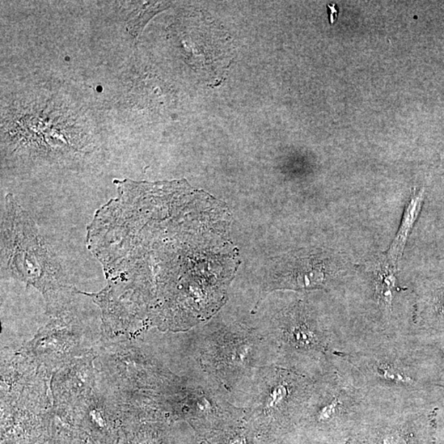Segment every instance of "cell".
Segmentation results:
<instances>
[{
	"label": "cell",
	"instance_id": "obj_1",
	"mask_svg": "<svg viewBox=\"0 0 444 444\" xmlns=\"http://www.w3.org/2000/svg\"><path fill=\"white\" fill-rule=\"evenodd\" d=\"M338 355L340 366L367 399L434 407L442 390L413 336L355 342Z\"/></svg>",
	"mask_w": 444,
	"mask_h": 444
},
{
	"label": "cell",
	"instance_id": "obj_2",
	"mask_svg": "<svg viewBox=\"0 0 444 444\" xmlns=\"http://www.w3.org/2000/svg\"><path fill=\"white\" fill-rule=\"evenodd\" d=\"M273 334L281 366L314 381L334 369L344 344L340 326L326 321L304 299L279 312Z\"/></svg>",
	"mask_w": 444,
	"mask_h": 444
},
{
	"label": "cell",
	"instance_id": "obj_3",
	"mask_svg": "<svg viewBox=\"0 0 444 444\" xmlns=\"http://www.w3.org/2000/svg\"><path fill=\"white\" fill-rule=\"evenodd\" d=\"M245 421L255 434L277 438L299 426L310 399L314 380L281 366L257 370Z\"/></svg>",
	"mask_w": 444,
	"mask_h": 444
},
{
	"label": "cell",
	"instance_id": "obj_4",
	"mask_svg": "<svg viewBox=\"0 0 444 444\" xmlns=\"http://www.w3.org/2000/svg\"><path fill=\"white\" fill-rule=\"evenodd\" d=\"M2 214V253L12 274L45 294L63 286L61 266L12 194L6 198Z\"/></svg>",
	"mask_w": 444,
	"mask_h": 444
},
{
	"label": "cell",
	"instance_id": "obj_5",
	"mask_svg": "<svg viewBox=\"0 0 444 444\" xmlns=\"http://www.w3.org/2000/svg\"><path fill=\"white\" fill-rule=\"evenodd\" d=\"M435 432L434 405L367 399L345 444H434Z\"/></svg>",
	"mask_w": 444,
	"mask_h": 444
},
{
	"label": "cell",
	"instance_id": "obj_6",
	"mask_svg": "<svg viewBox=\"0 0 444 444\" xmlns=\"http://www.w3.org/2000/svg\"><path fill=\"white\" fill-rule=\"evenodd\" d=\"M366 392L337 365L314 383L299 426L348 439L366 408Z\"/></svg>",
	"mask_w": 444,
	"mask_h": 444
},
{
	"label": "cell",
	"instance_id": "obj_7",
	"mask_svg": "<svg viewBox=\"0 0 444 444\" xmlns=\"http://www.w3.org/2000/svg\"><path fill=\"white\" fill-rule=\"evenodd\" d=\"M260 346L261 340L251 332L225 330L209 340L202 350V363L224 384L231 387L256 368Z\"/></svg>",
	"mask_w": 444,
	"mask_h": 444
},
{
	"label": "cell",
	"instance_id": "obj_8",
	"mask_svg": "<svg viewBox=\"0 0 444 444\" xmlns=\"http://www.w3.org/2000/svg\"><path fill=\"white\" fill-rule=\"evenodd\" d=\"M412 336L444 337V277L426 282L416 291Z\"/></svg>",
	"mask_w": 444,
	"mask_h": 444
},
{
	"label": "cell",
	"instance_id": "obj_9",
	"mask_svg": "<svg viewBox=\"0 0 444 444\" xmlns=\"http://www.w3.org/2000/svg\"><path fill=\"white\" fill-rule=\"evenodd\" d=\"M273 282L277 288L293 290L325 289L332 285L334 273L325 269L322 262L302 260Z\"/></svg>",
	"mask_w": 444,
	"mask_h": 444
},
{
	"label": "cell",
	"instance_id": "obj_10",
	"mask_svg": "<svg viewBox=\"0 0 444 444\" xmlns=\"http://www.w3.org/2000/svg\"><path fill=\"white\" fill-rule=\"evenodd\" d=\"M424 189H414L404 211L403 219L399 231L397 232L395 238L393 239L390 246L386 253V260L389 264L397 266L403 255L405 244L410 235H411L414 224L421 213L423 204H424Z\"/></svg>",
	"mask_w": 444,
	"mask_h": 444
},
{
	"label": "cell",
	"instance_id": "obj_11",
	"mask_svg": "<svg viewBox=\"0 0 444 444\" xmlns=\"http://www.w3.org/2000/svg\"><path fill=\"white\" fill-rule=\"evenodd\" d=\"M255 433L247 421L215 430L204 438L207 444H255Z\"/></svg>",
	"mask_w": 444,
	"mask_h": 444
},
{
	"label": "cell",
	"instance_id": "obj_12",
	"mask_svg": "<svg viewBox=\"0 0 444 444\" xmlns=\"http://www.w3.org/2000/svg\"><path fill=\"white\" fill-rule=\"evenodd\" d=\"M328 8L330 10V23L332 24L337 19V7L336 4H333V6H328Z\"/></svg>",
	"mask_w": 444,
	"mask_h": 444
}]
</instances>
